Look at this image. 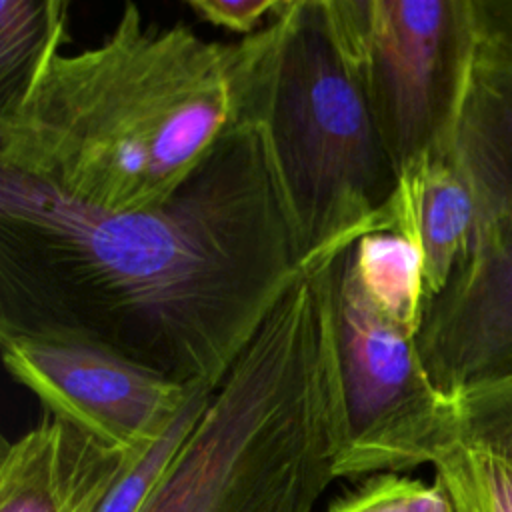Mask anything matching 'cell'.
<instances>
[{"label":"cell","mask_w":512,"mask_h":512,"mask_svg":"<svg viewBox=\"0 0 512 512\" xmlns=\"http://www.w3.org/2000/svg\"><path fill=\"white\" fill-rule=\"evenodd\" d=\"M302 270L262 126L140 212L84 210L0 172V334L86 342L216 386Z\"/></svg>","instance_id":"cell-1"},{"label":"cell","mask_w":512,"mask_h":512,"mask_svg":"<svg viewBox=\"0 0 512 512\" xmlns=\"http://www.w3.org/2000/svg\"><path fill=\"white\" fill-rule=\"evenodd\" d=\"M286 6L220 42L122 4L100 44L52 48L0 104V172L94 212L168 202L224 144L262 126Z\"/></svg>","instance_id":"cell-2"},{"label":"cell","mask_w":512,"mask_h":512,"mask_svg":"<svg viewBox=\"0 0 512 512\" xmlns=\"http://www.w3.org/2000/svg\"><path fill=\"white\" fill-rule=\"evenodd\" d=\"M332 262L298 274L140 512L314 510L342 436Z\"/></svg>","instance_id":"cell-3"},{"label":"cell","mask_w":512,"mask_h":512,"mask_svg":"<svg viewBox=\"0 0 512 512\" xmlns=\"http://www.w3.org/2000/svg\"><path fill=\"white\" fill-rule=\"evenodd\" d=\"M262 120L304 268L390 230L398 172L326 0H288Z\"/></svg>","instance_id":"cell-4"},{"label":"cell","mask_w":512,"mask_h":512,"mask_svg":"<svg viewBox=\"0 0 512 512\" xmlns=\"http://www.w3.org/2000/svg\"><path fill=\"white\" fill-rule=\"evenodd\" d=\"M398 176L448 156L476 68L472 0H326Z\"/></svg>","instance_id":"cell-5"},{"label":"cell","mask_w":512,"mask_h":512,"mask_svg":"<svg viewBox=\"0 0 512 512\" xmlns=\"http://www.w3.org/2000/svg\"><path fill=\"white\" fill-rule=\"evenodd\" d=\"M342 390L336 478L398 474L456 440V404L430 378L416 336L378 312L354 278L346 250L332 262Z\"/></svg>","instance_id":"cell-6"},{"label":"cell","mask_w":512,"mask_h":512,"mask_svg":"<svg viewBox=\"0 0 512 512\" xmlns=\"http://www.w3.org/2000/svg\"><path fill=\"white\" fill-rule=\"evenodd\" d=\"M6 372L50 414L134 456L148 452L200 388L174 384L106 348L0 334Z\"/></svg>","instance_id":"cell-7"},{"label":"cell","mask_w":512,"mask_h":512,"mask_svg":"<svg viewBox=\"0 0 512 512\" xmlns=\"http://www.w3.org/2000/svg\"><path fill=\"white\" fill-rule=\"evenodd\" d=\"M416 344L448 396L512 370V240L472 248L426 302Z\"/></svg>","instance_id":"cell-8"},{"label":"cell","mask_w":512,"mask_h":512,"mask_svg":"<svg viewBox=\"0 0 512 512\" xmlns=\"http://www.w3.org/2000/svg\"><path fill=\"white\" fill-rule=\"evenodd\" d=\"M140 456L44 414L0 456V512H98Z\"/></svg>","instance_id":"cell-9"},{"label":"cell","mask_w":512,"mask_h":512,"mask_svg":"<svg viewBox=\"0 0 512 512\" xmlns=\"http://www.w3.org/2000/svg\"><path fill=\"white\" fill-rule=\"evenodd\" d=\"M388 222L420 250L426 298H434L478 236V204L452 154L424 158L398 176Z\"/></svg>","instance_id":"cell-10"},{"label":"cell","mask_w":512,"mask_h":512,"mask_svg":"<svg viewBox=\"0 0 512 512\" xmlns=\"http://www.w3.org/2000/svg\"><path fill=\"white\" fill-rule=\"evenodd\" d=\"M452 156L478 204L476 244L512 240V70L476 64Z\"/></svg>","instance_id":"cell-11"},{"label":"cell","mask_w":512,"mask_h":512,"mask_svg":"<svg viewBox=\"0 0 512 512\" xmlns=\"http://www.w3.org/2000/svg\"><path fill=\"white\" fill-rule=\"evenodd\" d=\"M350 268L372 306L418 336L426 310L422 254L394 230L364 234L346 248Z\"/></svg>","instance_id":"cell-12"},{"label":"cell","mask_w":512,"mask_h":512,"mask_svg":"<svg viewBox=\"0 0 512 512\" xmlns=\"http://www.w3.org/2000/svg\"><path fill=\"white\" fill-rule=\"evenodd\" d=\"M68 4L0 0V104L16 96L42 58L66 42Z\"/></svg>","instance_id":"cell-13"},{"label":"cell","mask_w":512,"mask_h":512,"mask_svg":"<svg viewBox=\"0 0 512 512\" xmlns=\"http://www.w3.org/2000/svg\"><path fill=\"white\" fill-rule=\"evenodd\" d=\"M432 466L454 512H512V468L492 454L454 440Z\"/></svg>","instance_id":"cell-14"},{"label":"cell","mask_w":512,"mask_h":512,"mask_svg":"<svg viewBox=\"0 0 512 512\" xmlns=\"http://www.w3.org/2000/svg\"><path fill=\"white\" fill-rule=\"evenodd\" d=\"M456 440L512 468V370L480 380L452 396Z\"/></svg>","instance_id":"cell-15"},{"label":"cell","mask_w":512,"mask_h":512,"mask_svg":"<svg viewBox=\"0 0 512 512\" xmlns=\"http://www.w3.org/2000/svg\"><path fill=\"white\" fill-rule=\"evenodd\" d=\"M218 386V384H216ZM216 386H200L192 398L186 402L182 412L176 416L172 426L164 432V436L144 452L128 472L118 480L108 498L102 502L98 512H140L142 504L148 500L158 480L166 472L174 454L186 440L192 426L202 416L210 394Z\"/></svg>","instance_id":"cell-16"},{"label":"cell","mask_w":512,"mask_h":512,"mask_svg":"<svg viewBox=\"0 0 512 512\" xmlns=\"http://www.w3.org/2000/svg\"><path fill=\"white\" fill-rule=\"evenodd\" d=\"M328 512H454L440 484L402 474H376L336 500Z\"/></svg>","instance_id":"cell-17"},{"label":"cell","mask_w":512,"mask_h":512,"mask_svg":"<svg viewBox=\"0 0 512 512\" xmlns=\"http://www.w3.org/2000/svg\"><path fill=\"white\" fill-rule=\"evenodd\" d=\"M476 64L512 70V0H472Z\"/></svg>","instance_id":"cell-18"},{"label":"cell","mask_w":512,"mask_h":512,"mask_svg":"<svg viewBox=\"0 0 512 512\" xmlns=\"http://www.w3.org/2000/svg\"><path fill=\"white\" fill-rule=\"evenodd\" d=\"M284 0H190L188 8L202 20L250 36L280 14Z\"/></svg>","instance_id":"cell-19"}]
</instances>
